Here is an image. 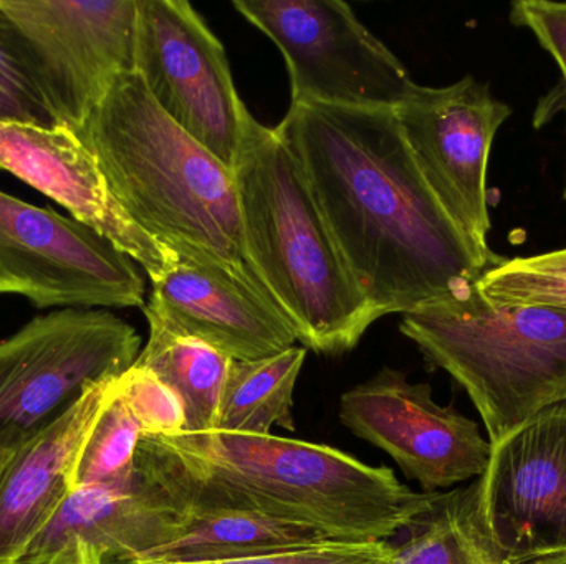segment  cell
Returning a JSON list of instances; mask_svg holds the SVG:
<instances>
[{
	"label": "cell",
	"instance_id": "cell-1",
	"mask_svg": "<svg viewBox=\"0 0 566 564\" xmlns=\"http://www.w3.org/2000/svg\"><path fill=\"white\" fill-rule=\"evenodd\" d=\"M275 129L378 318L451 297L504 260L465 235L439 204L395 109L290 105Z\"/></svg>",
	"mask_w": 566,
	"mask_h": 564
},
{
	"label": "cell",
	"instance_id": "cell-2",
	"mask_svg": "<svg viewBox=\"0 0 566 564\" xmlns=\"http://www.w3.org/2000/svg\"><path fill=\"white\" fill-rule=\"evenodd\" d=\"M136 467L186 512L255 513L336 542H385L415 526L441 497L412 492L388 467L274 434L143 436Z\"/></svg>",
	"mask_w": 566,
	"mask_h": 564
},
{
	"label": "cell",
	"instance_id": "cell-3",
	"mask_svg": "<svg viewBox=\"0 0 566 564\" xmlns=\"http://www.w3.org/2000/svg\"><path fill=\"white\" fill-rule=\"evenodd\" d=\"M78 136L149 237L182 260L221 268L265 295L245 254L232 169L156 105L138 73L116 79Z\"/></svg>",
	"mask_w": 566,
	"mask_h": 564
},
{
	"label": "cell",
	"instance_id": "cell-4",
	"mask_svg": "<svg viewBox=\"0 0 566 564\" xmlns=\"http://www.w3.org/2000/svg\"><path fill=\"white\" fill-rule=\"evenodd\" d=\"M232 174L245 254L265 295L306 350L352 351L379 318L346 270L281 132L249 115Z\"/></svg>",
	"mask_w": 566,
	"mask_h": 564
},
{
	"label": "cell",
	"instance_id": "cell-5",
	"mask_svg": "<svg viewBox=\"0 0 566 564\" xmlns=\"http://www.w3.org/2000/svg\"><path fill=\"white\" fill-rule=\"evenodd\" d=\"M399 330L468 393L491 446L566 403V311L494 304L475 281L402 315Z\"/></svg>",
	"mask_w": 566,
	"mask_h": 564
},
{
	"label": "cell",
	"instance_id": "cell-6",
	"mask_svg": "<svg viewBox=\"0 0 566 564\" xmlns=\"http://www.w3.org/2000/svg\"><path fill=\"white\" fill-rule=\"evenodd\" d=\"M139 353L135 328L102 308H60L0 340V447L25 446Z\"/></svg>",
	"mask_w": 566,
	"mask_h": 564
},
{
	"label": "cell",
	"instance_id": "cell-7",
	"mask_svg": "<svg viewBox=\"0 0 566 564\" xmlns=\"http://www.w3.org/2000/svg\"><path fill=\"white\" fill-rule=\"evenodd\" d=\"M232 7L281 50L292 105L392 108L418 83L339 0H235Z\"/></svg>",
	"mask_w": 566,
	"mask_h": 564
},
{
	"label": "cell",
	"instance_id": "cell-8",
	"mask_svg": "<svg viewBox=\"0 0 566 564\" xmlns=\"http://www.w3.org/2000/svg\"><path fill=\"white\" fill-rule=\"evenodd\" d=\"M55 125L82 131L135 72L138 0H0Z\"/></svg>",
	"mask_w": 566,
	"mask_h": 564
},
{
	"label": "cell",
	"instance_id": "cell-9",
	"mask_svg": "<svg viewBox=\"0 0 566 564\" xmlns=\"http://www.w3.org/2000/svg\"><path fill=\"white\" fill-rule=\"evenodd\" d=\"M135 262L75 219L0 191V295L36 308H143Z\"/></svg>",
	"mask_w": 566,
	"mask_h": 564
},
{
	"label": "cell",
	"instance_id": "cell-10",
	"mask_svg": "<svg viewBox=\"0 0 566 564\" xmlns=\"http://www.w3.org/2000/svg\"><path fill=\"white\" fill-rule=\"evenodd\" d=\"M135 72L156 105L234 169L251 115L221 40L186 0H138Z\"/></svg>",
	"mask_w": 566,
	"mask_h": 564
},
{
	"label": "cell",
	"instance_id": "cell-11",
	"mask_svg": "<svg viewBox=\"0 0 566 564\" xmlns=\"http://www.w3.org/2000/svg\"><path fill=\"white\" fill-rule=\"evenodd\" d=\"M426 184L462 232L489 247L488 171L499 128L512 115L474 76L442 88L418 85L395 108Z\"/></svg>",
	"mask_w": 566,
	"mask_h": 564
},
{
	"label": "cell",
	"instance_id": "cell-12",
	"mask_svg": "<svg viewBox=\"0 0 566 564\" xmlns=\"http://www.w3.org/2000/svg\"><path fill=\"white\" fill-rule=\"evenodd\" d=\"M339 419L428 493L481 477L491 459V443L474 421L436 403L429 384L409 383L391 368L346 391Z\"/></svg>",
	"mask_w": 566,
	"mask_h": 564
},
{
	"label": "cell",
	"instance_id": "cell-13",
	"mask_svg": "<svg viewBox=\"0 0 566 564\" xmlns=\"http://www.w3.org/2000/svg\"><path fill=\"white\" fill-rule=\"evenodd\" d=\"M485 523L507 564L566 550V403L492 446L479 477Z\"/></svg>",
	"mask_w": 566,
	"mask_h": 564
},
{
	"label": "cell",
	"instance_id": "cell-14",
	"mask_svg": "<svg viewBox=\"0 0 566 564\" xmlns=\"http://www.w3.org/2000/svg\"><path fill=\"white\" fill-rule=\"evenodd\" d=\"M0 169L59 202L72 219L145 268L151 280L181 258L132 221L92 149L66 126L0 119Z\"/></svg>",
	"mask_w": 566,
	"mask_h": 564
},
{
	"label": "cell",
	"instance_id": "cell-15",
	"mask_svg": "<svg viewBox=\"0 0 566 564\" xmlns=\"http://www.w3.org/2000/svg\"><path fill=\"white\" fill-rule=\"evenodd\" d=\"M151 284L145 313L231 360L274 357L298 341L289 321L262 291L221 268L179 258Z\"/></svg>",
	"mask_w": 566,
	"mask_h": 564
},
{
	"label": "cell",
	"instance_id": "cell-16",
	"mask_svg": "<svg viewBox=\"0 0 566 564\" xmlns=\"http://www.w3.org/2000/svg\"><path fill=\"white\" fill-rule=\"evenodd\" d=\"M188 522L189 513L136 467L122 482L70 493L15 564H46L72 540L92 546L108 564L138 562L179 539Z\"/></svg>",
	"mask_w": 566,
	"mask_h": 564
},
{
	"label": "cell",
	"instance_id": "cell-17",
	"mask_svg": "<svg viewBox=\"0 0 566 564\" xmlns=\"http://www.w3.org/2000/svg\"><path fill=\"white\" fill-rule=\"evenodd\" d=\"M113 380L90 386L17 450L0 482V564L19 562L72 493L76 457L105 407Z\"/></svg>",
	"mask_w": 566,
	"mask_h": 564
},
{
	"label": "cell",
	"instance_id": "cell-18",
	"mask_svg": "<svg viewBox=\"0 0 566 564\" xmlns=\"http://www.w3.org/2000/svg\"><path fill=\"white\" fill-rule=\"evenodd\" d=\"M188 529L179 539L143 556L138 562L212 564L239 562L308 549L328 542L305 525L245 512H188Z\"/></svg>",
	"mask_w": 566,
	"mask_h": 564
},
{
	"label": "cell",
	"instance_id": "cell-19",
	"mask_svg": "<svg viewBox=\"0 0 566 564\" xmlns=\"http://www.w3.org/2000/svg\"><path fill=\"white\" fill-rule=\"evenodd\" d=\"M148 343L135 366L155 374L181 401L186 426L182 433H208L218 426L219 406L229 368L234 360L221 351L169 330L145 313Z\"/></svg>",
	"mask_w": 566,
	"mask_h": 564
},
{
	"label": "cell",
	"instance_id": "cell-20",
	"mask_svg": "<svg viewBox=\"0 0 566 564\" xmlns=\"http://www.w3.org/2000/svg\"><path fill=\"white\" fill-rule=\"evenodd\" d=\"M306 348L292 347L274 357L232 361L222 391L216 430L271 436L274 426L295 430L293 393Z\"/></svg>",
	"mask_w": 566,
	"mask_h": 564
},
{
	"label": "cell",
	"instance_id": "cell-21",
	"mask_svg": "<svg viewBox=\"0 0 566 564\" xmlns=\"http://www.w3.org/2000/svg\"><path fill=\"white\" fill-rule=\"evenodd\" d=\"M415 529L389 564H507L485 523L479 480L441 493Z\"/></svg>",
	"mask_w": 566,
	"mask_h": 564
},
{
	"label": "cell",
	"instance_id": "cell-22",
	"mask_svg": "<svg viewBox=\"0 0 566 564\" xmlns=\"http://www.w3.org/2000/svg\"><path fill=\"white\" fill-rule=\"evenodd\" d=\"M142 437V429L119 400L113 380L105 407L76 457L72 492L86 487L109 486L132 477Z\"/></svg>",
	"mask_w": 566,
	"mask_h": 564
},
{
	"label": "cell",
	"instance_id": "cell-23",
	"mask_svg": "<svg viewBox=\"0 0 566 564\" xmlns=\"http://www.w3.org/2000/svg\"><path fill=\"white\" fill-rule=\"evenodd\" d=\"M478 287L494 304L566 311V248L502 260L479 278Z\"/></svg>",
	"mask_w": 566,
	"mask_h": 564
},
{
	"label": "cell",
	"instance_id": "cell-24",
	"mask_svg": "<svg viewBox=\"0 0 566 564\" xmlns=\"http://www.w3.org/2000/svg\"><path fill=\"white\" fill-rule=\"evenodd\" d=\"M115 387L143 436H175L185 430L181 401L155 374L133 364L115 377Z\"/></svg>",
	"mask_w": 566,
	"mask_h": 564
},
{
	"label": "cell",
	"instance_id": "cell-25",
	"mask_svg": "<svg viewBox=\"0 0 566 564\" xmlns=\"http://www.w3.org/2000/svg\"><path fill=\"white\" fill-rule=\"evenodd\" d=\"M0 119L56 126L33 83L19 42L0 10Z\"/></svg>",
	"mask_w": 566,
	"mask_h": 564
},
{
	"label": "cell",
	"instance_id": "cell-26",
	"mask_svg": "<svg viewBox=\"0 0 566 564\" xmlns=\"http://www.w3.org/2000/svg\"><path fill=\"white\" fill-rule=\"evenodd\" d=\"M392 553H395V549L386 542L355 543L328 540V542L318 543L308 549L239 560V562L212 564H389ZM126 564L161 563L133 562Z\"/></svg>",
	"mask_w": 566,
	"mask_h": 564
},
{
	"label": "cell",
	"instance_id": "cell-27",
	"mask_svg": "<svg viewBox=\"0 0 566 564\" xmlns=\"http://www.w3.org/2000/svg\"><path fill=\"white\" fill-rule=\"evenodd\" d=\"M511 20L514 25L531 30L542 49L557 63L566 111V2L518 0L512 3Z\"/></svg>",
	"mask_w": 566,
	"mask_h": 564
},
{
	"label": "cell",
	"instance_id": "cell-28",
	"mask_svg": "<svg viewBox=\"0 0 566 564\" xmlns=\"http://www.w3.org/2000/svg\"><path fill=\"white\" fill-rule=\"evenodd\" d=\"M46 564H108L98 552L80 542V540H72L66 543L63 549H60Z\"/></svg>",
	"mask_w": 566,
	"mask_h": 564
},
{
	"label": "cell",
	"instance_id": "cell-29",
	"mask_svg": "<svg viewBox=\"0 0 566 564\" xmlns=\"http://www.w3.org/2000/svg\"><path fill=\"white\" fill-rule=\"evenodd\" d=\"M509 564H566V550L565 552L548 553V555L534 556V558Z\"/></svg>",
	"mask_w": 566,
	"mask_h": 564
},
{
	"label": "cell",
	"instance_id": "cell-30",
	"mask_svg": "<svg viewBox=\"0 0 566 564\" xmlns=\"http://www.w3.org/2000/svg\"><path fill=\"white\" fill-rule=\"evenodd\" d=\"M17 450L19 449H7V447H0V482H2L10 462H12L13 457H15Z\"/></svg>",
	"mask_w": 566,
	"mask_h": 564
},
{
	"label": "cell",
	"instance_id": "cell-31",
	"mask_svg": "<svg viewBox=\"0 0 566 564\" xmlns=\"http://www.w3.org/2000/svg\"><path fill=\"white\" fill-rule=\"evenodd\" d=\"M565 198H566V192H565Z\"/></svg>",
	"mask_w": 566,
	"mask_h": 564
}]
</instances>
